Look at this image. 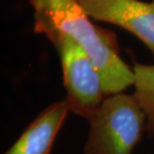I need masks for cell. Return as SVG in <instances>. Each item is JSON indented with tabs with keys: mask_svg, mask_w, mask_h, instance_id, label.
<instances>
[{
	"mask_svg": "<svg viewBox=\"0 0 154 154\" xmlns=\"http://www.w3.org/2000/svg\"><path fill=\"white\" fill-rule=\"evenodd\" d=\"M88 123L83 154H133L146 118L134 95L121 92L106 96Z\"/></svg>",
	"mask_w": 154,
	"mask_h": 154,
	"instance_id": "2",
	"label": "cell"
},
{
	"mask_svg": "<svg viewBox=\"0 0 154 154\" xmlns=\"http://www.w3.org/2000/svg\"><path fill=\"white\" fill-rule=\"evenodd\" d=\"M28 3L33 11L35 34L46 37L62 33L71 37L97 67L106 96L133 86V68L119 56L115 35L95 25L77 0H28Z\"/></svg>",
	"mask_w": 154,
	"mask_h": 154,
	"instance_id": "1",
	"label": "cell"
},
{
	"mask_svg": "<svg viewBox=\"0 0 154 154\" xmlns=\"http://www.w3.org/2000/svg\"><path fill=\"white\" fill-rule=\"evenodd\" d=\"M92 20L115 25L138 38L154 57V0H77Z\"/></svg>",
	"mask_w": 154,
	"mask_h": 154,
	"instance_id": "4",
	"label": "cell"
},
{
	"mask_svg": "<svg viewBox=\"0 0 154 154\" xmlns=\"http://www.w3.org/2000/svg\"><path fill=\"white\" fill-rule=\"evenodd\" d=\"M69 113L65 99L48 105L3 154H51L55 139Z\"/></svg>",
	"mask_w": 154,
	"mask_h": 154,
	"instance_id": "5",
	"label": "cell"
},
{
	"mask_svg": "<svg viewBox=\"0 0 154 154\" xmlns=\"http://www.w3.org/2000/svg\"><path fill=\"white\" fill-rule=\"evenodd\" d=\"M133 95L145 114V132L154 136V64L135 63Z\"/></svg>",
	"mask_w": 154,
	"mask_h": 154,
	"instance_id": "6",
	"label": "cell"
},
{
	"mask_svg": "<svg viewBox=\"0 0 154 154\" xmlns=\"http://www.w3.org/2000/svg\"><path fill=\"white\" fill-rule=\"evenodd\" d=\"M59 56L65 87V101L70 113L89 121L105 99L103 81L93 61L68 35L46 36Z\"/></svg>",
	"mask_w": 154,
	"mask_h": 154,
	"instance_id": "3",
	"label": "cell"
}]
</instances>
